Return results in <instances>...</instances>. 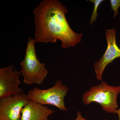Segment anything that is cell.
I'll return each mask as SVG.
<instances>
[{
    "label": "cell",
    "instance_id": "cell-1",
    "mask_svg": "<svg viewBox=\"0 0 120 120\" xmlns=\"http://www.w3.org/2000/svg\"><path fill=\"white\" fill-rule=\"evenodd\" d=\"M68 12L66 7L58 0L41 1L34 11L35 42L54 43L59 39L64 49L80 42L82 34L71 29L65 17Z\"/></svg>",
    "mask_w": 120,
    "mask_h": 120
},
{
    "label": "cell",
    "instance_id": "cell-2",
    "mask_svg": "<svg viewBox=\"0 0 120 120\" xmlns=\"http://www.w3.org/2000/svg\"><path fill=\"white\" fill-rule=\"evenodd\" d=\"M120 93V86H114L101 81L100 84L91 87L84 94L82 100L86 105L93 102L98 103L102 109L109 113L116 114L118 109L117 99Z\"/></svg>",
    "mask_w": 120,
    "mask_h": 120
},
{
    "label": "cell",
    "instance_id": "cell-3",
    "mask_svg": "<svg viewBox=\"0 0 120 120\" xmlns=\"http://www.w3.org/2000/svg\"><path fill=\"white\" fill-rule=\"evenodd\" d=\"M34 39L29 37L24 60L20 63L21 73L24 77L23 82L26 84H40L47 76L48 71L45 68V64L38 59L36 54Z\"/></svg>",
    "mask_w": 120,
    "mask_h": 120
},
{
    "label": "cell",
    "instance_id": "cell-4",
    "mask_svg": "<svg viewBox=\"0 0 120 120\" xmlns=\"http://www.w3.org/2000/svg\"><path fill=\"white\" fill-rule=\"evenodd\" d=\"M68 90V87L63 84L62 80L60 79L56 80L54 86L47 90L35 87L30 90L27 94V98L41 105H53L61 111L67 112L64 98Z\"/></svg>",
    "mask_w": 120,
    "mask_h": 120
},
{
    "label": "cell",
    "instance_id": "cell-5",
    "mask_svg": "<svg viewBox=\"0 0 120 120\" xmlns=\"http://www.w3.org/2000/svg\"><path fill=\"white\" fill-rule=\"evenodd\" d=\"M29 99L27 94L18 93L0 100V120H20L22 109Z\"/></svg>",
    "mask_w": 120,
    "mask_h": 120
},
{
    "label": "cell",
    "instance_id": "cell-6",
    "mask_svg": "<svg viewBox=\"0 0 120 120\" xmlns=\"http://www.w3.org/2000/svg\"><path fill=\"white\" fill-rule=\"evenodd\" d=\"M116 34L114 28L106 30L107 49L101 59L95 63L94 66L96 77L99 81L102 80L103 71L107 65L116 58H120V49L116 42Z\"/></svg>",
    "mask_w": 120,
    "mask_h": 120
},
{
    "label": "cell",
    "instance_id": "cell-7",
    "mask_svg": "<svg viewBox=\"0 0 120 120\" xmlns=\"http://www.w3.org/2000/svg\"><path fill=\"white\" fill-rule=\"evenodd\" d=\"M22 73L14 68L13 65L0 69V99L22 93L23 90L19 87L22 84L19 77Z\"/></svg>",
    "mask_w": 120,
    "mask_h": 120
},
{
    "label": "cell",
    "instance_id": "cell-8",
    "mask_svg": "<svg viewBox=\"0 0 120 120\" xmlns=\"http://www.w3.org/2000/svg\"><path fill=\"white\" fill-rule=\"evenodd\" d=\"M55 112L45 105L29 99L22 110L20 120H49V116Z\"/></svg>",
    "mask_w": 120,
    "mask_h": 120
},
{
    "label": "cell",
    "instance_id": "cell-9",
    "mask_svg": "<svg viewBox=\"0 0 120 120\" xmlns=\"http://www.w3.org/2000/svg\"><path fill=\"white\" fill-rule=\"evenodd\" d=\"M87 1H89L92 3H94V10L92 12V15L91 17L90 20V25L91 26L92 25L93 22H96L97 17L98 16V14L97 13L98 8L101 3L104 1V0H90Z\"/></svg>",
    "mask_w": 120,
    "mask_h": 120
},
{
    "label": "cell",
    "instance_id": "cell-10",
    "mask_svg": "<svg viewBox=\"0 0 120 120\" xmlns=\"http://www.w3.org/2000/svg\"><path fill=\"white\" fill-rule=\"evenodd\" d=\"M110 3L111 4V9L114 12L113 17L115 18L119 13L118 9L120 7V0H110Z\"/></svg>",
    "mask_w": 120,
    "mask_h": 120
},
{
    "label": "cell",
    "instance_id": "cell-11",
    "mask_svg": "<svg viewBox=\"0 0 120 120\" xmlns=\"http://www.w3.org/2000/svg\"><path fill=\"white\" fill-rule=\"evenodd\" d=\"M77 118H76L75 120H86L85 118H84L83 117L82 115V114L79 111H77Z\"/></svg>",
    "mask_w": 120,
    "mask_h": 120
},
{
    "label": "cell",
    "instance_id": "cell-12",
    "mask_svg": "<svg viewBox=\"0 0 120 120\" xmlns=\"http://www.w3.org/2000/svg\"><path fill=\"white\" fill-rule=\"evenodd\" d=\"M116 113L118 114V117H119V120H120V109H118L116 110Z\"/></svg>",
    "mask_w": 120,
    "mask_h": 120
}]
</instances>
